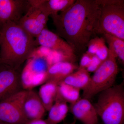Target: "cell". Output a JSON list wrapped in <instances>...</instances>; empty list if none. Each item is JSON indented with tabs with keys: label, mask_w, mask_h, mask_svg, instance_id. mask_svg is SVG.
I'll list each match as a JSON object with an SVG mask.
<instances>
[{
	"label": "cell",
	"mask_w": 124,
	"mask_h": 124,
	"mask_svg": "<svg viewBox=\"0 0 124 124\" xmlns=\"http://www.w3.org/2000/svg\"><path fill=\"white\" fill-rule=\"evenodd\" d=\"M80 90L62 82L58 84L57 96L66 102L72 104L80 98Z\"/></svg>",
	"instance_id": "obj_19"
},
{
	"label": "cell",
	"mask_w": 124,
	"mask_h": 124,
	"mask_svg": "<svg viewBox=\"0 0 124 124\" xmlns=\"http://www.w3.org/2000/svg\"><path fill=\"white\" fill-rule=\"evenodd\" d=\"M25 124H52L47 120L42 119L32 120H28Z\"/></svg>",
	"instance_id": "obj_24"
},
{
	"label": "cell",
	"mask_w": 124,
	"mask_h": 124,
	"mask_svg": "<svg viewBox=\"0 0 124 124\" xmlns=\"http://www.w3.org/2000/svg\"><path fill=\"white\" fill-rule=\"evenodd\" d=\"M58 85L48 82L41 85L38 93L46 111H48L55 102L58 93Z\"/></svg>",
	"instance_id": "obj_15"
},
{
	"label": "cell",
	"mask_w": 124,
	"mask_h": 124,
	"mask_svg": "<svg viewBox=\"0 0 124 124\" xmlns=\"http://www.w3.org/2000/svg\"><path fill=\"white\" fill-rule=\"evenodd\" d=\"M21 76L20 69L0 63V102L24 90Z\"/></svg>",
	"instance_id": "obj_9"
},
{
	"label": "cell",
	"mask_w": 124,
	"mask_h": 124,
	"mask_svg": "<svg viewBox=\"0 0 124 124\" xmlns=\"http://www.w3.org/2000/svg\"><path fill=\"white\" fill-rule=\"evenodd\" d=\"M76 0H42L41 6L49 15H53L65 11Z\"/></svg>",
	"instance_id": "obj_18"
},
{
	"label": "cell",
	"mask_w": 124,
	"mask_h": 124,
	"mask_svg": "<svg viewBox=\"0 0 124 124\" xmlns=\"http://www.w3.org/2000/svg\"><path fill=\"white\" fill-rule=\"evenodd\" d=\"M49 67L45 57H36L30 60L22 72L23 89H32L45 83L46 71Z\"/></svg>",
	"instance_id": "obj_8"
},
{
	"label": "cell",
	"mask_w": 124,
	"mask_h": 124,
	"mask_svg": "<svg viewBox=\"0 0 124 124\" xmlns=\"http://www.w3.org/2000/svg\"><path fill=\"white\" fill-rule=\"evenodd\" d=\"M78 68L74 63L61 62L54 63L47 69L46 82H54L58 85Z\"/></svg>",
	"instance_id": "obj_14"
},
{
	"label": "cell",
	"mask_w": 124,
	"mask_h": 124,
	"mask_svg": "<svg viewBox=\"0 0 124 124\" xmlns=\"http://www.w3.org/2000/svg\"><path fill=\"white\" fill-rule=\"evenodd\" d=\"M28 6V0H0V31L8 23H18Z\"/></svg>",
	"instance_id": "obj_11"
},
{
	"label": "cell",
	"mask_w": 124,
	"mask_h": 124,
	"mask_svg": "<svg viewBox=\"0 0 124 124\" xmlns=\"http://www.w3.org/2000/svg\"><path fill=\"white\" fill-rule=\"evenodd\" d=\"M104 38H101L99 46L95 55L102 62L104 61L107 57L108 54V48L105 45Z\"/></svg>",
	"instance_id": "obj_21"
},
{
	"label": "cell",
	"mask_w": 124,
	"mask_h": 124,
	"mask_svg": "<svg viewBox=\"0 0 124 124\" xmlns=\"http://www.w3.org/2000/svg\"><path fill=\"white\" fill-rule=\"evenodd\" d=\"M91 78L86 69L78 68L77 70L71 73L62 81L83 91L88 85Z\"/></svg>",
	"instance_id": "obj_17"
},
{
	"label": "cell",
	"mask_w": 124,
	"mask_h": 124,
	"mask_svg": "<svg viewBox=\"0 0 124 124\" xmlns=\"http://www.w3.org/2000/svg\"><path fill=\"white\" fill-rule=\"evenodd\" d=\"M116 58L108 49L107 57L102 62L83 90L82 98L90 100L95 95L114 85L118 73Z\"/></svg>",
	"instance_id": "obj_5"
},
{
	"label": "cell",
	"mask_w": 124,
	"mask_h": 124,
	"mask_svg": "<svg viewBox=\"0 0 124 124\" xmlns=\"http://www.w3.org/2000/svg\"><path fill=\"white\" fill-rule=\"evenodd\" d=\"M92 54L85 52L82 55L79 68L86 69L91 62Z\"/></svg>",
	"instance_id": "obj_23"
},
{
	"label": "cell",
	"mask_w": 124,
	"mask_h": 124,
	"mask_svg": "<svg viewBox=\"0 0 124 124\" xmlns=\"http://www.w3.org/2000/svg\"><path fill=\"white\" fill-rule=\"evenodd\" d=\"M26 13L17 23L35 38L45 28L50 15L41 6L42 0H28Z\"/></svg>",
	"instance_id": "obj_6"
},
{
	"label": "cell",
	"mask_w": 124,
	"mask_h": 124,
	"mask_svg": "<svg viewBox=\"0 0 124 124\" xmlns=\"http://www.w3.org/2000/svg\"><path fill=\"white\" fill-rule=\"evenodd\" d=\"M98 34H108L124 40V1L100 0Z\"/></svg>",
	"instance_id": "obj_4"
},
{
	"label": "cell",
	"mask_w": 124,
	"mask_h": 124,
	"mask_svg": "<svg viewBox=\"0 0 124 124\" xmlns=\"http://www.w3.org/2000/svg\"><path fill=\"white\" fill-rule=\"evenodd\" d=\"M36 46L35 38L17 23H8L0 31V63L19 69Z\"/></svg>",
	"instance_id": "obj_2"
},
{
	"label": "cell",
	"mask_w": 124,
	"mask_h": 124,
	"mask_svg": "<svg viewBox=\"0 0 124 124\" xmlns=\"http://www.w3.org/2000/svg\"><path fill=\"white\" fill-rule=\"evenodd\" d=\"M23 109L28 120L42 119L46 111L38 93L32 89L26 90Z\"/></svg>",
	"instance_id": "obj_13"
},
{
	"label": "cell",
	"mask_w": 124,
	"mask_h": 124,
	"mask_svg": "<svg viewBox=\"0 0 124 124\" xmlns=\"http://www.w3.org/2000/svg\"><path fill=\"white\" fill-rule=\"evenodd\" d=\"M76 121L75 119L73 122H72L71 124H76Z\"/></svg>",
	"instance_id": "obj_25"
},
{
	"label": "cell",
	"mask_w": 124,
	"mask_h": 124,
	"mask_svg": "<svg viewBox=\"0 0 124 124\" xmlns=\"http://www.w3.org/2000/svg\"><path fill=\"white\" fill-rule=\"evenodd\" d=\"M37 46H40L53 51L60 53L76 60L74 50L64 40L55 33L46 28L35 38Z\"/></svg>",
	"instance_id": "obj_10"
},
{
	"label": "cell",
	"mask_w": 124,
	"mask_h": 124,
	"mask_svg": "<svg viewBox=\"0 0 124 124\" xmlns=\"http://www.w3.org/2000/svg\"><path fill=\"white\" fill-rule=\"evenodd\" d=\"M26 90L16 93L0 102V121L6 124H25L27 121L23 103Z\"/></svg>",
	"instance_id": "obj_7"
},
{
	"label": "cell",
	"mask_w": 124,
	"mask_h": 124,
	"mask_svg": "<svg viewBox=\"0 0 124 124\" xmlns=\"http://www.w3.org/2000/svg\"><path fill=\"white\" fill-rule=\"evenodd\" d=\"M0 124H5V123H3V122H0Z\"/></svg>",
	"instance_id": "obj_26"
},
{
	"label": "cell",
	"mask_w": 124,
	"mask_h": 124,
	"mask_svg": "<svg viewBox=\"0 0 124 124\" xmlns=\"http://www.w3.org/2000/svg\"><path fill=\"white\" fill-rule=\"evenodd\" d=\"M93 105L103 124H124V81L99 93Z\"/></svg>",
	"instance_id": "obj_3"
},
{
	"label": "cell",
	"mask_w": 124,
	"mask_h": 124,
	"mask_svg": "<svg viewBox=\"0 0 124 124\" xmlns=\"http://www.w3.org/2000/svg\"><path fill=\"white\" fill-rule=\"evenodd\" d=\"M69 109L67 103L57 95L54 103L48 111L46 120L51 124H59L66 117Z\"/></svg>",
	"instance_id": "obj_16"
},
{
	"label": "cell",
	"mask_w": 124,
	"mask_h": 124,
	"mask_svg": "<svg viewBox=\"0 0 124 124\" xmlns=\"http://www.w3.org/2000/svg\"><path fill=\"white\" fill-rule=\"evenodd\" d=\"M100 10V0H77L65 11L50 16L55 33L77 56L85 53L89 42L98 34Z\"/></svg>",
	"instance_id": "obj_1"
},
{
	"label": "cell",
	"mask_w": 124,
	"mask_h": 124,
	"mask_svg": "<svg viewBox=\"0 0 124 124\" xmlns=\"http://www.w3.org/2000/svg\"><path fill=\"white\" fill-rule=\"evenodd\" d=\"M104 40H106L108 45V49L115 56L116 58L124 64V40L112 35L103 34Z\"/></svg>",
	"instance_id": "obj_20"
},
{
	"label": "cell",
	"mask_w": 124,
	"mask_h": 124,
	"mask_svg": "<svg viewBox=\"0 0 124 124\" xmlns=\"http://www.w3.org/2000/svg\"><path fill=\"white\" fill-rule=\"evenodd\" d=\"M69 108L76 119L84 124H98L97 113L93 104L89 99L80 98L71 104Z\"/></svg>",
	"instance_id": "obj_12"
},
{
	"label": "cell",
	"mask_w": 124,
	"mask_h": 124,
	"mask_svg": "<svg viewBox=\"0 0 124 124\" xmlns=\"http://www.w3.org/2000/svg\"><path fill=\"white\" fill-rule=\"evenodd\" d=\"M102 62L95 54L92 55L91 62L88 67L86 68V70L89 72H94Z\"/></svg>",
	"instance_id": "obj_22"
}]
</instances>
